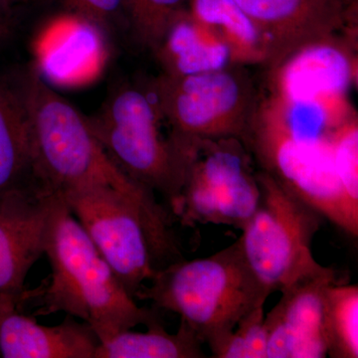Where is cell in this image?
<instances>
[{"instance_id": "2", "label": "cell", "mask_w": 358, "mask_h": 358, "mask_svg": "<svg viewBox=\"0 0 358 358\" xmlns=\"http://www.w3.org/2000/svg\"><path fill=\"white\" fill-rule=\"evenodd\" d=\"M29 124L33 171L40 187L58 193L89 185L110 186L145 205L155 193L127 176L103 150L88 119L51 88L36 67L18 80Z\"/></svg>"}, {"instance_id": "17", "label": "cell", "mask_w": 358, "mask_h": 358, "mask_svg": "<svg viewBox=\"0 0 358 358\" xmlns=\"http://www.w3.org/2000/svg\"><path fill=\"white\" fill-rule=\"evenodd\" d=\"M41 188L33 171L29 124L18 80L0 77V199Z\"/></svg>"}, {"instance_id": "11", "label": "cell", "mask_w": 358, "mask_h": 358, "mask_svg": "<svg viewBox=\"0 0 358 358\" xmlns=\"http://www.w3.org/2000/svg\"><path fill=\"white\" fill-rule=\"evenodd\" d=\"M55 193L30 188L0 199V294L24 303V282L44 255Z\"/></svg>"}, {"instance_id": "9", "label": "cell", "mask_w": 358, "mask_h": 358, "mask_svg": "<svg viewBox=\"0 0 358 358\" xmlns=\"http://www.w3.org/2000/svg\"><path fill=\"white\" fill-rule=\"evenodd\" d=\"M260 199L255 162L238 138L199 143L173 214L181 225H227L241 230Z\"/></svg>"}, {"instance_id": "12", "label": "cell", "mask_w": 358, "mask_h": 358, "mask_svg": "<svg viewBox=\"0 0 358 358\" xmlns=\"http://www.w3.org/2000/svg\"><path fill=\"white\" fill-rule=\"evenodd\" d=\"M338 282L336 271L305 280L281 292L265 315L267 358H324V296L327 287Z\"/></svg>"}, {"instance_id": "5", "label": "cell", "mask_w": 358, "mask_h": 358, "mask_svg": "<svg viewBox=\"0 0 358 358\" xmlns=\"http://www.w3.org/2000/svg\"><path fill=\"white\" fill-rule=\"evenodd\" d=\"M245 65L187 75L160 74L150 87L169 138L189 166L201 141H246L261 95Z\"/></svg>"}, {"instance_id": "22", "label": "cell", "mask_w": 358, "mask_h": 358, "mask_svg": "<svg viewBox=\"0 0 358 358\" xmlns=\"http://www.w3.org/2000/svg\"><path fill=\"white\" fill-rule=\"evenodd\" d=\"M265 303L244 315L237 326L207 341L212 357L267 358Z\"/></svg>"}, {"instance_id": "19", "label": "cell", "mask_w": 358, "mask_h": 358, "mask_svg": "<svg viewBox=\"0 0 358 358\" xmlns=\"http://www.w3.org/2000/svg\"><path fill=\"white\" fill-rule=\"evenodd\" d=\"M187 10L227 42L235 64L266 65L262 36L235 0H188Z\"/></svg>"}, {"instance_id": "4", "label": "cell", "mask_w": 358, "mask_h": 358, "mask_svg": "<svg viewBox=\"0 0 358 358\" xmlns=\"http://www.w3.org/2000/svg\"><path fill=\"white\" fill-rule=\"evenodd\" d=\"M136 300L180 315L202 343L229 331L270 293L252 272L236 240L213 255L157 271Z\"/></svg>"}, {"instance_id": "10", "label": "cell", "mask_w": 358, "mask_h": 358, "mask_svg": "<svg viewBox=\"0 0 358 358\" xmlns=\"http://www.w3.org/2000/svg\"><path fill=\"white\" fill-rule=\"evenodd\" d=\"M256 26L272 70L308 45L345 41L355 45L357 0H235ZM357 43V42H355Z\"/></svg>"}, {"instance_id": "13", "label": "cell", "mask_w": 358, "mask_h": 358, "mask_svg": "<svg viewBox=\"0 0 358 358\" xmlns=\"http://www.w3.org/2000/svg\"><path fill=\"white\" fill-rule=\"evenodd\" d=\"M355 45L320 42L303 47L271 71L270 92L289 100L346 105L355 81Z\"/></svg>"}, {"instance_id": "18", "label": "cell", "mask_w": 358, "mask_h": 358, "mask_svg": "<svg viewBox=\"0 0 358 358\" xmlns=\"http://www.w3.org/2000/svg\"><path fill=\"white\" fill-rule=\"evenodd\" d=\"M145 333L128 329L101 341L96 358H202V341L183 320L176 334L167 333L160 322Z\"/></svg>"}, {"instance_id": "7", "label": "cell", "mask_w": 358, "mask_h": 358, "mask_svg": "<svg viewBox=\"0 0 358 358\" xmlns=\"http://www.w3.org/2000/svg\"><path fill=\"white\" fill-rule=\"evenodd\" d=\"M260 199L238 238L245 259L268 293L329 274L313 254V241L324 217L278 182L257 169Z\"/></svg>"}, {"instance_id": "26", "label": "cell", "mask_w": 358, "mask_h": 358, "mask_svg": "<svg viewBox=\"0 0 358 358\" xmlns=\"http://www.w3.org/2000/svg\"><path fill=\"white\" fill-rule=\"evenodd\" d=\"M20 301L13 298V296L0 294V317H1L6 310H10V308H13L20 307Z\"/></svg>"}, {"instance_id": "27", "label": "cell", "mask_w": 358, "mask_h": 358, "mask_svg": "<svg viewBox=\"0 0 358 358\" xmlns=\"http://www.w3.org/2000/svg\"><path fill=\"white\" fill-rule=\"evenodd\" d=\"M3 3L6 4L8 8H10L11 6H14V4L20 3V2H25L27 0H2Z\"/></svg>"}, {"instance_id": "25", "label": "cell", "mask_w": 358, "mask_h": 358, "mask_svg": "<svg viewBox=\"0 0 358 358\" xmlns=\"http://www.w3.org/2000/svg\"><path fill=\"white\" fill-rule=\"evenodd\" d=\"M9 9L8 7L0 0V37L8 31L9 26Z\"/></svg>"}, {"instance_id": "1", "label": "cell", "mask_w": 358, "mask_h": 358, "mask_svg": "<svg viewBox=\"0 0 358 358\" xmlns=\"http://www.w3.org/2000/svg\"><path fill=\"white\" fill-rule=\"evenodd\" d=\"M55 195L44 248L51 266L49 282L24 294V301L39 298L35 315L65 313L88 324L100 343L160 322L155 310L138 307L64 200Z\"/></svg>"}, {"instance_id": "6", "label": "cell", "mask_w": 358, "mask_h": 358, "mask_svg": "<svg viewBox=\"0 0 358 358\" xmlns=\"http://www.w3.org/2000/svg\"><path fill=\"white\" fill-rule=\"evenodd\" d=\"M87 119L113 162L129 178L159 193L173 213L188 164L162 133L164 121L150 87H120Z\"/></svg>"}, {"instance_id": "14", "label": "cell", "mask_w": 358, "mask_h": 358, "mask_svg": "<svg viewBox=\"0 0 358 358\" xmlns=\"http://www.w3.org/2000/svg\"><path fill=\"white\" fill-rule=\"evenodd\" d=\"M103 28L73 13L53 20L37 43L40 74L46 81H90L105 63Z\"/></svg>"}, {"instance_id": "21", "label": "cell", "mask_w": 358, "mask_h": 358, "mask_svg": "<svg viewBox=\"0 0 358 358\" xmlns=\"http://www.w3.org/2000/svg\"><path fill=\"white\" fill-rule=\"evenodd\" d=\"M188 0H122L124 20L143 48L154 51Z\"/></svg>"}, {"instance_id": "8", "label": "cell", "mask_w": 358, "mask_h": 358, "mask_svg": "<svg viewBox=\"0 0 358 358\" xmlns=\"http://www.w3.org/2000/svg\"><path fill=\"white\" fill-rule=\"evenodd\" d=\"M331 136L320 141L296 140L258 109L245 145L258 169L270 174L324 219L357 238L358 208L350 203L339 181Z\"/></svg>"}, {"instance_id": "16", "label": "cell", "mask_w": 358, "mask_h": 358, "mask_svg": "<svg viewBox=\"0 0 358 358\" xmlns=\"http://www.w3.org/2000/svg\"><path fill=\"white\" fill-rule=\"evenodd\" d=\"M162 74L187 76L223 69L234 63L229 45L187 10L178 14L155 47Z\"/></svg>"}, {"instance_id": "23", "label": "cell", "mask_w": 358, "mask_h": 358, "mask_svg": "<svg viewBox=\"0 0 358 358\" xmlns=\"http://www.w3.org/2000/svg\"><path fill=\"white\" fill-rule=\"evenodd\" d=\"M334 164L346 196L358 208V124L357 117L345 122L331 136Z\"/></svg>"}, {"instance_id": "3", "label": "cell", "mask_w": 358, "mask_h": 358, "mask_svg": "<svg viewBox=\"0 0 358 358\" xmlns=\"http://www.w3.org/2000/svg\"><path fill=\"white\" fill-rule=\"evenodd\" d=\"M57 194L134 300L157 271L185 259L162 204L141 203L103 185L69 188Z\"/></svg>"}, {"instance_id": "15", "label": "cell", "mask_w": 358, "mask_h": 358, "mask_svg": "<svg viewBox=\"0 0 358 358\" xmlns=\"http://www.w3.org/2000/svg\"><path fill=\"white\" fill-rule=\"evenodd\" d=\"M67 315L58 326H41L18 308L0 317V357L96 358L100 339L86 322Z\"/></svg>"}, {"instance_id": "24", "label": "cell", "mask_w": 358, "mask_h": 358, "mask_svg": "<svg viewBox=\"0 0 358 358\" xmlns=\"http://www.w3.org/2000/svg\"><path fill=\"white\" fill-rule=\"evenodd\" d=\"M70 13L78 14L100 26L114 22L117 18H124L122 0H61Z\"/></svg>"}, {"instance_id": "20", "label": "cell", "mask_w": 358, "mask_h": 358, "mask_svg": "<svg viewBox=\"0 0 358 358\" xmlns=\"http://www.w3.org/2000/svg\"><path fill=\"white\" fill-rule=\"evenodd\" d=\"M327 357H358V285L334 282L324 296Z\"/></svg>"}]
</instances>
